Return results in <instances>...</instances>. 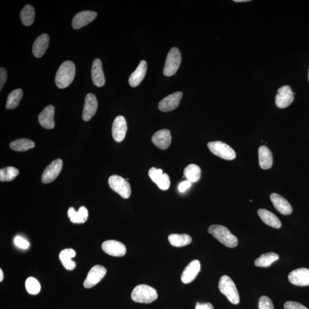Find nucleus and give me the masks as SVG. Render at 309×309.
Returning a JSON list of instances; mask_svg holds the SVG:
<instances>
[{
  "instance_id": "nucleus-1",
  "label": "nucleus",
  "mask_w": 309,
  "mask_h": 309,
  "mask_svg": "<svg viewBox=\"0 0 309 309\" xmlns=\"http://www.w3.org/2000/svg\"><path fill=\"white\" fill-rule=\"evenodd\" d=\"M76 67L71 61L64 62L58 69L55 77L56 86L60 89L66 88L71 84L74 80Z\"/></svg>"
},
{
  "instance_id": "nucleus-2",
  "label": "nucleus",
  "mask_w": 309,
  "mask_h": 309,
  "mask_svg": "<svg viewBox=\"0 0 309 309\" xmlns=\"http://www.w3.org/2000/svg\"><path fill=\"white\" fill-rule=\"evenodd\" d=\"M209 233L227 247L234 248L238 245V238L224 226H211L209 229Z\"/></svg>"
},
{
  "instance_id": "nucleus-3",
  "label": "nucleus",
  "mask_w": 309,
  "mask_h": 309,
  "mask_svg": "<svg viewBox=\"0 0 309 309\" xmlns=\"http://www.w3.org/2000/svg\"><path fill=\"white\" fill-rule=\"evenodd\" d=\"M131 298L134 302L137 303H150L158 298V293L154 288L142 284L133 288Z\"/></svg>"
},
{
  "instance_id": "nucleus-4",
  "label": "nucleus",
  "mask_w": 309,
  "mask_h": 309,
  "mask_svg": "<svg viewBox=\"0 0 309 309\" xmlns=\"http://www.w3.org/2000/svg\"><path fill=\"white\" fill-rule=\"evenodd\" d=\"M219 289L231 303L237 304L239 303V295L237 287L230 276H222L219 282Z\"/></svg>"
},
{
  "instance_id": "nucleus-5",
  "label": "nucleus",
  "mask_w": 309,
  "mask_h": 309,
  "mask_svg": "<svg viewBox=\"0 0 309 309\" xmlns=\"http://www.w3.org/2000/svg\"><path fill=\"white\" fill-rule=\"evenodd\" d=\"M181 54L179 49L176 47L171 49L166 61L164 74L170 77L175 74L180 68L181 63Z\"/></svg>"
},
{
  "instance_id": "nucleus-6",
  "label": "nucleus",
  "mask_w": 309,
  "mask_h": 309,
  "mask_svg": "<svg viewBox=\"0 0 309 309\" xmlns=\"http://www.w3.org/2000/svg\"><path fill=\"white\" fill-rule=\"evenodd\" d=\"M108 184L111 189L120 195L124 199H128L131 196V186L125 179L119 176H112L108 179Z\"/></svg>"
},
{
  "instance_id": "nucleus-7",
  "label": "nucleus",
  "mask_w": 309,
  "mask_h": 309,
  "mask_svg": "<svg viewBox=\"0 0 309 309\" xmlns=\"http://www.w3.org/2000/svg\"><path fill=\"white\" fill-rule=\"evenodd\" d=\"M210 151L215 156L225 160H233L236 157L234 150L230 146L222 141H216L210 142L207 144Z\"/></svg>"
},
{
  "instance_id": "nucleus-8",
  "label": "nucleus",
  "mask_w": 309,
  "mask_h": 309,
  "mask_svg": "<svg viewBox=\"0 0 309 309\" xmlns=\"http://www.w3.org/2000/svg\"><path fill=\"white\" fill-rule=\"evenodd\" d=\"M63 161L58 159L53 161L51 164L45 169L42 177V181L44 184H50L54 182L62 172Z\"/></svg>"
},
{
  "instance_id": "nucleus-9",
  "label": "nucleus",
  "mask_w": 309,
  "mask_h": 309,
  "mask_svg": "<svg viewBox=\"0 0 309 309\" xmlns=\"http://www.w3.org/2000/svg\"><path fill=\"white\" fill-rule=\"evenodd\" d=\"M106 273L107 270L104 267L101 265L93 266L89 270L87 278L84 280V286L89 288L95 286L101 281Z\"/></svg>"
},
{
  "instance_id": "nucleus-10",
  "label": "nucleus",
  "mask_w": 309,
  "mask_h": 309,
  "mask_svg": "<svg viewBox=\"0 0 309 309\" xmlns=\"http://www.w3.org/2000/svg\"><path fill=\"white\" fill-rule=\"evenodd\" d=\"M294 100V93L288 85H284L278 89L275 96V104L279 108H285L289 106Z\"/></svg>"
},
{
  "instance_id": "nucleus-11",
  "label": "nucleus",
  "mask_w": 309,
  "mask_h": 309,
  "mask_svg": "<svg viewBox=\"0 0 309 309\" xmlns=\"http://www.w3.org/2000/svg\"><path fill=\"white\" fill-rule=\"evenodd\" d=\"M183 93L177 92L167 96L159 103V109L162 112H170L177 109L180 105Z\"/></svg>"
},
{
  "instance_id": "nucleus-12",
  "label": "nucleus",
  "mask_w": 309,
  "mask_h": 309,
  "mask_svg": "<svg viewBox=\"0 0 309 309\" xmlns=\"http://www.w3.org/2000/svg\"><path fill=\"white\" fill-rule=\"evenodd\" d=\"M288 280L292 284L298 286H309V269L300 268L290 272Z\"/></svg>"
},
{
  "instance_id": "nucleus-13",
  "label": "nucleus",
  "mask_w": 309,
  "mask_h": 309,
  "mask_svg": "<svg viewBox=\"0 0 309 309\" xmlns=\"http://www.w3.org/2000/svg\"><path fill=\"white\" fill-rule=\"evenodd\" d=\"M148 176L160 189L167 190L169 189L170 177L168 174L164 173L162 170L152 168L149 170Z\"/></svg>"
},
{
  "instance_id": "nucleus-14",
  "label": "nucleus",
  "mask_w": 309,
  "mask_h": 309,
  "mask_svg": "<svg viewBox=\"0 0 309 309\" xmlns=\"http://www.w3.org/2000/svg\"><path fill=\"white\" fill-rule=\"evenodd\" d=\"M97 17L95 12L91 11H85L79 12L74 19H73L72 26L75 30H79L80 28L86 26L91 23Z\"/></svg>"
},
{
  "instance_id": "nucleus-15",
  "label": "nucleus",
  "mask_w": 309,
  "mask_h": 309,
  "mask_svg": "<svg viewBox=\"0 0 309 309\" xmlns=\"http://www.w3.org/2000/svg\"><path fill=\"white\" fill-rule=\"evenodd\" d=\"M102 249L105 253L113 257H122L126 253V247L123 243L115 240H109L102 244Z\"/></svg>"
},
{
  "instance_id": "nucleus-16",
  "label": "nucleus",
  "mask_w": 309,
  "mask_h": 309,
  "mask_svg": "<svg viewBox=\"0 0 309 309\" xmlns=\"http://www.w3.org/2000/svg\"><path fill=\"white\" fill-rule=\"evenodd\" d=\"M127 131V122L125 118L119 116L115 118L112 124V133L113 139L117 142H121L124 139Z\"/></svg>"
},
{
  "instance_id": "nucleus-17",
  "label": "nucleus",
  "mask_w": 309,
  "mask_h": 309,
  "mask_svg": "<svg viewBox=\"0 0 309 309\" xmlns=\"http://www.w3.org/2000/svg\"><path fill=\"white\" fill-rule=\"evenodd\" d=\"M97 107H98V103H97L96 96L92 93H88L85 98L83 119L85 121L90 120L95 115Z\"/></svg>"
},
{
  "instance_id": "nucleus-18",
  "label": "nucleus",
  "mask_w": 309,
  "mask_h": 309,
  "mask_svg": "<svg viewBox=\"0 0 309 309\" xmlns=\"http://www.w3.org/2000/svg\"><path fill=\"white\" fill-rule=\"evenodd\" d=\"M172 140L170 130L166 129L160 130L154 133L152 137V143L162 149L168 148L172 143Z\"/></svg>"
},
{
  "instance_id": "nucleus-19",
  "label": "nucleus",
  "mask_w": 309,
  "mask_h": 309,
  "mask_svg": "<svg viewBox=\"0 0 309 309\" xmlns=\"http://www.w3.org/2000/svg\"><path fill=\"white\" fill-rule=\"evenodd\" d=\"M201 263L198 260H193L191 262L182 272L181 276L182 282L184 283L192 282L201 271Z\"/></svg>"
},
{
  "instance_id": "nucleus-20",
  "label": "nucleus",
  "mask_w": 309,
  "mask_h": 309,
  "mask_svg": "<svg viewBox=\"0 0 309 309\" xmlns=\"http://www.w3.org/2000/svg\"><path fill=\"white\" fill-rule=\"evenodd\" d=\"M271 201L273 204L275 209L280 214L284 215L291 214L292 209L290 203L281 195L273 193L270 195Z\"/></svg>"
},
{
  "instance_id": "nucleus-21",
  "label": "nucleus",
  "mask_w": 309,
  "mask_h": 309,
  "mask_svg": "<svg viewBox=\"0 0 309 309\" xmlns=\"http://www.w3.org/2000/svg\"><path fill=\"white\" fill-rule=\"evenodd\" d=\"M55 107L53 105H48L44 109L39 115V121L43 127L49 129L54 128L55 121L54 119Z\"/></svg>"
},
{
  "instance_id": "nucleus-22",
  "label": "nucleus",
  "mask_w": 309,
  "mask_h": 309,
  "mask_svg": "<svg viewBox=\"0 0 309 309\" xmlns=\"http://www.w3.org/2000/svg\"><path fill=\"white\" fill-rule=\"evenodd\" d=\"M91 76L93 83L97 87L104 86L105 77L103 70L102 63L99 59L93 61L91 68Z\"/></svg>"
},
{
  "instance_id": "nucleus-23",
  "label": "nucleus",
  "mask_w": 309,
  "mask_h": 309,
  "mask_svg": "<svg viewBox=\"0 0 309 309\" xmlns=\"http://www.w3.org/2000/svg\"><path fill=\"white\" fill-rule=\"evenodd\" d=\"M50 43V37L46 34H42L36 39L33 45V54L36 58H40L46 54Z\"/></svg>"
},
{
  "instance_id": "nucleus-24",
  "label": "nucleus",
  "mask_w": 309,
  "mask_h": 309,
  "mask_svg": "<svg viewBox=\"0 0 309 309\" xmlns=\"http://www.w3.org/2000/svg\"><path fill=\"white\" fill-rule=\"evenodd\" d=\"M147 71V64L145 61L142 60L135 71L130 75L129 84L132 87L138 86L144 79Z\"/></svg>"
},
{
  "instance_id": "nucleus-25",
  "label": "nucleus",
  "mask_w": 309,
  "mask_h": 309,
  "mask_svg": "<svg viewBox=\"0 0 309 309\" xmlns=\"http://www.w3.org/2000/svg\"><path fill=\"white\" fill-rule=\"evenodd\" d=\"M259 164L263 170L270 169L273 164V158L269 148L262 145L258 149Z\"/></svg>"
},
{
  "instance_id": "nucleus-26",
  "label": "nucleus",
  "mask_w": 309,
  "mask_h": 309,
  "mask_svg": "<svg viewBox=\"0 0 309 309\" xmlns=\"http://www.w3.org/2000/svg\"><path fill=\"white\" fill-rule=\"evenodd\" d=\"M258 214L261 220L267 225L275 229H279L281 227V222L279 218L271 211L266 209H259Z\"/></svg>"
},
{
  "instance_id": "nucleus-27",
  "label": "nucleus",
  "mask_w": 309,
  "mask_h": 309,
  "mask_svg": "<svg viewBox=\"0 0 309 309\" xmlns=\"http://www.w3.org/2000/svg\"><path fill=\"white\" fill-rule=\"evenodd\" d=\"M68 217L72 223H84L87 221L88 218V211L84 206L80 207L77 211L73 207H70L68 211Z\"/></svg>"
},
{
  "instance_id": "nucleus-28",
  "label": "nucleus",
  "mask_w": 309,
  "mask_h": 309,
  "mask_svg": "<svg viewBox=\"0 0 309 309\" xmlns=\"http://www.w3.org/2000/svg\"><path fill=\"white\" fill-rule=\"evenodd\" d=\"M76 256V251L72 249H66L60 252L59 259L62 263L65 269L72 270L76 266V263L72 261V258Z\"/></svg>"
},
{
  "instance_id": "nucleus-29",
  "label": "nucleus",
  "mask_w": 309,
  "mask_h": 309,
  "mask_svg": "<svg viewBox=\"0 0 309 309\" xmlns=\"http://www.w3.org/2000/svg\"><path fill=\"white\" fill-rule=\"evenodd\" d=\"M171 245L175 247H184L192 242V238L188 234H173L168 238Z\"/></svg>"
},
{
  "instance_id": "nucleus-30",
  "label": "nucleus",
  "mask_w": 309,
  "mask_h": 309,
  "mask_svg": "<svg viewBox=\"0 0 309 309\" xmlns=\"http://www.w3.org/2000/svg\"><path fill=\"white\" fill-rule=\"evenodd\" d=\"M279 258V255L273 252L264 254L255 260V265L257 267H268L270 266L272 263L278 261Z\"/></svg>"
},
{
  "instance_id": "nucleus-31",
  "label": "nucleus",
  "mask_w": 309,
  "mask_h": 309,
  "mask_svg": "<svg viewBox=\"0 0 309 309\" xmlns=\"http://www.w3.org/2000/svg\"><path fill=\"white\" fill-rule=\"evenodd\" d=\"M35 144L33 141L26 139H20L12 141L10 144V147L16 151H26L28 149L35 147Z\"/></svg>"
},
{
  "instance_id": "nucleus-32",
  "label": "nucleus",
  "mask_w": 309,
  "mask_h": 309,
  "mask_svg": "<svg viewBox=\"0 0 309 309\" xmlns=\"http://www.w3.org/2000/svg\"><path fill=\"white\" fill-rule=\"evenodd\" d=\"M35 16V12L33 7L27 5L24 7L20 14L22 23L24 26L29 27L34 23Z\"/></svg>"
},
{
  "instance_id": "nucleus-33",
  "label": "nucleus",
  "mask_w": 309,
  "mask_h": 309,
  "mask_svg": "<svg viewBox=\"0 0 309 309\" xmlns=\"http://www.w3.org/2000/svg\"><path fill=\"white\" fill-rule=\"evenodd\" d=\"M23 96V92L22 89L19 88L12 91L8 97L6 108L15 109L17 108Z\"/></svg>"
},
{
  "instance_id": "nucleus-34",
  "label": "nucleus",
  "mask_w": 309,
  "mask_h": 309,
  "mask_svg": "<svg viewBox=\"0 0 309 309\" xmlns=\"http://www.w3.org/2000/svg\"><path fill=\"white\" fill-rule=\"evenodd\" d=\"M185 177L191 182H196L200 180L201 170L196 165L191 164L184 170Z\"/></svg>"
},
{
  "instance_id": "nucleus-35",
  "label": "nucleus",
  "mask_w": 309,
  "mask_h": 309,
  "mask_svg": "<svg viewBox=\"0 0 309 309\" xmlns=\"http://www.w3.org/2000/svg\"><path fill=\"white\" fill-rule=\"evenodd\" d=\"M19 171L14 167L7 168L0 170V181L1 182H10L15 180L19 176Z\"/></svg>"
},
{
  "instance_id": "nucleus-36",
  "label": "nucleus",
  "mask_w": 309,
  "mask_h": 309,
  "mask_svg": "<svg viewBox=\"0 0 309 309\" xmlns=\"http://www.w3.org/2000/svg\"><path fill=\"white\" fill-rule=\"evenodd\" d=\"M26 288L28 293L32 295L38 294L41 290L39 282L34 277H29L26 280Z\"/></svg>"
},
{
  "instance_id": "nucleus-37",
  "label": "nucleus",
  "mask_w": 309,
  "mask_h": 309,
  "mask_svg": "<svg viewBox=\"0 0 309 309\" xmlns=\"http://www.w3.org/2000/svg\"><path fill=\"white\" fill-rule=\"evenodd\" d=\"M258 308L259 309H274L272 300L267 296H262L260 297Z\"/></svg>"
},
{
  "instance_id": "nucleus-38",
  "label": "nucleus",
  "mask_w": 309,
  "mask_h": 309,
  "mask_svg": "<svg viewBox=\"0 0 309 309\" xmlns=\"http://www.w3.org/2000/svg\"><path fill=\"white\" fill-rule=\"evenodd\" d=\"M14 242L16 246H17L20 249H27L30 246V243L26 239L20 237V236L16 237L14 239Z\"/></svg>"
},
{
  "instance_id": "nucleus-39",
  "label": "nucleus",
  "mask_w": 309,
  "mask_h": 309,
  "mask_svg": "<svg viewBox=\"0 0 309 309\" xmlns=\"http://www.w3.org/2000/svg\"><path fill=\"white\" fill-rule=\"evenodd\" d=\"M284 309H308L301 303L287 301L284 304Z\"/></svg>"
},
{
  "instance_id": "nucleus-40",
  "label": "nucleus",
  "mask_w": 309,
  "mask_h": 309,
  "mask_svg": "<svg viewBox=\"0 0 309 309\" xmlns=\"http://www.w3.org/2000/svg\"><path fill=\"white\" fill-rule=\"evenodd\" d=\"M7 72L5 68H0V90H2L7 80Z\"/></svg>"
},
{
  "instance_id": "nucleus-41",
  "label": "nucleus",
  "mask_w": 309,
  "mask_h": 309,
  "mask_svg": "<svg viewBox=\"0 0 309 309\" xmlns=\"http://www.w3.org/2000/svg\"><path fill=\"white\" fill-rule=\"evenodd\" d=\"M191 186H192V182L189 181H184L179 186L178 189L181 193H184L186 190L190 188Z\"/></svg>"
},
{
  "instance_id": "nucleus-42",
  "label": "nucleus",
  "mask_w": 309,
  "mask_h": 309,
  "mask_svg": "<svg viewBox=\"0 0 309 309\" xmlns=\"http://www.w3.org/2000/svg\"><path fill=\"white\" fill-rule=\"evenodd\" d=\"M195 309H214L213 304L210 303H197Z\"/></svg>"
},
{
  "instance_id": "nucleus-43",
  "label": "nucleus",
  "mask_w": 309,
  "mask_h": 309,
  "mask_svg": "<svg viewBox=\"0 0 309 309\" xmlns=\"http://www.w3.org/2000/svg\"><path fill=\"white\" fill-rule=\"evenodd\" d=\"M4 279V273L2 269H0V281L2 282Z\"/></svg>"
},
{
  "instance_id": "nucleus-44",
  "label": "nucleus",
  "mask_w": 309,
  "mask_h": 309,
  "mask_svg": "<svg viewBox=\"0 0 309 309\" xmlns=\"http://www.w3.org/2000/svg\"><path fill=\"white\" fill-rule=\"evenodd\" d=\"M234 2L241 3V2H249L250 0H234Z\"/></svg>"
},
{
  "instance_id": "nucleus-45",
  "label": "nucleus",
  "mask_w": 309,
  "mask_h": 309,
  "mask_svg": "<svg viewBox=\"0 0 309 309\" xmlns=\"http://www.w3.org/2000/svg\"><path fill=\"white\" fill-rule=\"evenodd\" d=\"M308 80H309V70H308Z\"/></svg>"
}]
</instances>
